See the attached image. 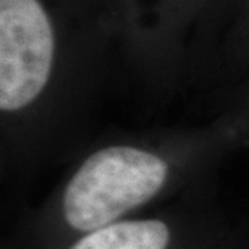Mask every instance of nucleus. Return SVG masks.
<instances>
[{
	"mask_svg": "<svg viewBox=\"0 0 249 249\" xmlns=\"http://www.w3.org/2000/svg\"><path fill=\"white\" fill-rule=\"evenodd\" d=\"M52 24L39 0H0V108L13 112L39 96L53 60Z\"/></svg>",
	"mask_w": 249,
	"mask_h": 249,
	"instance_id": "obj_2",
	"label": "nucleus"
},
{
	"mask_svg": "<svg viewBox=\"0 0 249 249\" xmlns=\"http://www.w3.org/2000/svg\"><path fill=\"white\" fill-rule=\"evenodd\" d=\"M170 233L160 220L110 223L81 238L71 249H165Z\"/></svg>",
	"mask_w": 249,
	"mask_h": 249,
	"instance_id": "obj_3",
	"label": "nucleus"
},
{
	"mask_svg": "<svg viewBox=\"0 0 249 249\" xmlns=\"http://www.w3.org/2000/svg\"><path fill=\"white\" fill-rule=\"evenodd\" d=\"M167 163L151 152L115 146L92 154L65 191L68 225L94 231L156 196L165 183Z\"/></svg>",
	"mask_w": 249,
	"mask_h": 249,
	"instance_id": "obj_1",
	"label": "nucleus"
}]
</instances>
